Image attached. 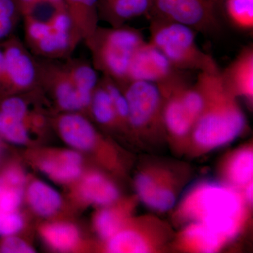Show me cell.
Returning <instances> with one entry per match:
<instances>
[{"mask_svg":"<svg viewBox=\"0 0 253 253\" xmlns=\"http://www.w3.org/2000/svg\"><path fill=\"white\" fill-rule=\"evenodd\" d=\"M253 197V181L249 183L248 185H246V200L249 202H252Z\"/></svg>","mask_w":253,"mask_h":253,"instance_id":"836d02e7","label":"cell"},{"mask_svg":"<svg viewBox=\"0 0 253 253\" xmlns=\"http://www.w3.org/2000/svg\"><path fill=\"white\" fill-rule=\"evenodd\" d=\"M63 1L84 42L92 36L99 26L98 0H63Z\"/></svg>","mask_w":253,"mask_h":253,"instance_id":"ffe728a7","label":"cell"},{"mask_svg":"<svg viewBox=\"0 0 253 253\" xmlns=\"http://www.w3.org/2000/svg\"><path fill=\"white\" fill-rule=\"evenodd\" d=\"M42 236L51 249L61 252L72 251L80 241V233L77 228L66 222L46 224L42 229Z\"/></svg>","mask_w":253,"mask_h":253,"instance_id":"603a6c76","label":"cell"},{"mask_svg":"<svg viewBox=\"0 0 253 253\" xmlns=\"http://www.w3.org/2000/svg\"><path fill=\"white\" fill-rule=\"evenodd\" d=\"M94 224L99 235L102 239L109 240L121 230L122 221L116 211L106 208L98 213Z\"/></svg>","mask_w":253,"mask_h":253,"instance_id":"f546056e","label":"cell"},{"mask_svg":"<svg viewBox=\"0 0 253 253\" xmlns=\"http://www.w3.org/2000/svg\"><path fill=\"white\" fill-rule=\"evenodd\" d=\"M223 0H212L214 4H215L216 7L217 8V9L219 10V13L221 14V4H222Z\"/></svg>","mask_w":253,"mask_h":253,"instance_id":"e575fe53","label":"cell"},{"mask_svg":"<svg viewBox=\"0 0 253 253\" xmlns=\"http://www.w3.org/2000/svg\"><path fill=\"white\" fill-rule=\"evenodd\" d=\"M121 89L129 105V126L143 130L163 123V97L157 84L132 81Z\"/></svg>","mask_w":253,"mask_h":253,"instance_id":"9c48e42d","label":"cell"},{"mask_svg":"<svg viewBox=\"0 0 253 253\" xmlns=\"http://www.w3.org/2000/svg\"><path fill=\"white\" fill-rule=\"evenodd\" d=\"M68 73L74 82L83 103L86 113L90 105L91 98L95 89L99 84V73L95 69L91 61L81 57H71L63 60Z\"/></svg>","mask_w":253,"mask_h":253,"instance_id":"9a60e30c","label":"cell"},{"mask_svg":"<svg viewBox=\"0 0 253 253\" xmlns=\"http://www.w3.org/2000/svg\"><path fill=\"white\" fill-rule=\"evenodd\" d=\"M59 135L73 149L89 151L97 141V131L82 113H60L53 120Z\"/></svg>","mask_w":253,"mask_h":253,"instance_id":"8fae6325","label":"cell"},{"mask_svg":"<svg viewBox=\"0 0 253 253\" xmlns=\"http://www.w3.org/2000/svg\"><path fill=\"white\" fill-rule=\"evenodd\" d=\"M21 21L13 0H0V42L14 34Z\"/></svg>","mask_w":253,"mask_h":253,"instance_id":"f1b7e54d","label":"cell"},{"mask_svg":"<svg viewBox=\"0 0 253 253\" xmlns=\"http://www.w3.org/2000/svg\"><path fill=\"white\" fill-rule=\"evenodd\" d=\"M87 113L91 114L93 119L101 126H111L120 125L112 99L100 81L93 94Z\"/></svg>","mask_w":253,"mask_h":253,"instance_id":"d4e9b609","label":"cell"},{"mask_svg":"<svg viewBox=\"0 0 253 253\" xmlns=\"http://www.w3.org/2000/svg\"><path fill=\"white\" fill-rule=\"evenodd\" d=\"M24 42L32 54L42 59L65 60L73 56L83 37L68 13L51 23L22 20Z\"/></svg>","mask_w":253,"mask_h":253,"instance_id":"5b68a950","label":"cell"},{"mask_svg":"<svg viewBox=\"0 0 253 253\" xmlns=\"http://www.w3.org/2000/svg\"><path fill=\"white\" fill-rule=\"evenodd\" d=\"M21 21H49L63 11H68L63 0H13Z\"/></svg>","mask_w":253,"mask_h":253,"instance_id":"7402d4cb","label":"cell"},{"mask_svg":"<svg viewBox=\"0 0 253 253\" xmlns=\"http://www.w3.org/2000/svg\"><path fill=\"white\" fill-rule=\"evenodd\" d=\"M24 219L16 211H0V236L16 235L23 229Z\"/></svg>","mask_w":253,"mask_h":253,"instance_id":"4dcf8cb0","label":"cell"},{"mask_svg":"<svg viewBox=\"0 0 253 253\" xmlns=\"http://www.w3.org/2000/svg\"><path fill=\"white\" fill-rule=\"evenodd\" d=\"M152 4L153 0H98L99 21L121 27L134 18L146 17Z\"/></svg>","mask_w":253,"mask_h":253,"instance_id":"4fadbf2b","label":"cell"},{"mask_svg":"<svg viewBox=\"0 0 253 253\" xmlns=\"http://www.w3.org/2000/svg\"><path fill=\"white\" fill-rule=\"evenodd\" d=\"M4 46L2 41L0 42V83L2 76L3 66H4Z\"/></svg>","mask_w":253,"mask_h":253,"instance_id":"d6a6232c","label":"cell"},{"mask_svg":"<svg viewBox=\"0 0 253 253\" xmlns=\"http://www.w3.org/2000/svg\"><path fill=\"white\" fill-rule=\"evenodd\" d=\"M145 42L137 28L126 24L118 28L99 25L84 43L95 69L122 88L128 83V71L133 57Z\"/></svg>","mask_w":253,"mask_h":253,"instance_id":"3957f363","label":"cell"},{"mask_svg":"<svg viewBox=\"0 0 253 253\" xmlns=\"http://www.w3.org/2000/svg\"><path fill=\"white\" fill-rule=\"evenodd\" d=\"M136 189L139 199L155 211H169L176 203L175 195L168 188L159 185L152 176L141 174L136 177Z\"/></svg>","mask_w":253,"mask_h":253,"instance_id":"2e32d148","label":"cell"},{"mask_svg":"<svg viewBox=\"0 0 253 253\" xmlns=\"http://www.w3.org/2000/svg\"><path fill=\"white\" fill-rule=\"evenodd\" d=\"M219 10L212 0H153L148 18L181 23L206 36L220 32Z\"/></svg>","mask_w":253,"mask_h":253,"instance_id":"8992f818","label":"cell"},{"mask_svg":"<svg viewBox=\"0 0 253 253\" xmlns=\"http://www.w3.org/2000/svg\"><path fill=\"white\" fill-rule=\"evenodd\" d=\"M220 71L199 72L196 81L204 107L193 126L195 142L204 149L229 144L245 130L246 120L236 97L224 86Z\"/></svg>","mask_w":253,"mask_h":253,"instance_id":"6da1fadb","label":"cell"},{"mask_svg":"<svg viewBox=\"0 0 253 253\" xmlns=\"http://www.w3.org/2000/svg\"><path fill=\"white\" fill-rule=\"evenodd\" d=\"M221 13L234 27L253 31V0H223Z\"/></svg>","mask_w":253,"mask_h":253,"instance_id":"484cf974","label":"cell"},{"mask_svg":"<svg viewBox=\"0 0 253 253\" xmlns=\"http://www.w3.org/2000/svg\"><path fill=\"white\" fill-rule=\"evenodd\" d=\"M253 154L251 149L240 151L228 168L229 179L236 186H244L253 181Z\"/></svg>","mask_w":253,"mask_h":253,"instance_id":"83f0119b","label":"cell"},{"mask_svg":"<svg viewBox=\"0 0 253 253\" xmlns=\"http://www.w3.org/2000/svg\"><path fill=\"white\" fill-rule=\"evenodd\" d=\"M26 176L18 167L7 168L0 174V211H16L24 197Z\"/></svg>","mask_w":253,"mask_h":253,"instance_id":"d6986e66","label":"cell"},{"mask_svg":"<svg viewBox=\"0 0 253 253\" xmlns=\"http://www.w3.org/2000/svg\"><path fill=\"white\" fill-rule=\"evenodd\" d=\"M4 66L0 96L27 92L39 87L36 56L16 35L2 41Z\"/></svg>","mask_w":253,"mask_h":253,"instance_id":"52a82bcc","label":"cell"},{"mask_svg":"<svg viewBox=\"0 0 253 253\" xmlns=\"http://www.w3.org/2000/svg\"><path fill=\"white\" fill-rule=\"evenodd\" d=\"M179 71L159 49L146 41L136 51L131 61L128 71V83L146 81L158 85L170 79Z\"/></svg>","mask_w":253,"mask_h":253,"instance_id":"30bf717a","label":"cell"},{"mask_svg":"<svg viewBox=\"0 0 253 253\" xmlns=\"http://www.w3.org/2000/svg\"><path fill=\"white\" fill-rule=\"evenodd\" d=\"M79 191L83 199L97 206H109L119 197L116 186L107 178L96 172L89 173L82 179Z\"/></svg>","mask_w":253,"mask_h":253,"instance_id":"ac0fdd59","label":"cell"},{"mask_svg":"<svg viewBox=\"0 0 253 253\" xmlns=\"http://www.w3.org/2000/svg\"><path fill=\"white\" fill-rule=\"evenodd\" d=\"M1 142V141H0ZM0 154H1V144H0Z\"/></svg>","mask_w":253,"mask_h":253,"instance_id":"d590c367","label":"cell"},{"mask_svg":"<svg viewBox=\"0 0 253 253\" xmlns=\"http://www.w3.org/2000/svg\"><path fill=\"white\" fill-rule=\"evenodd\" d=\"M38 111L26 118H16L0 111V137L16 144H24L30 139V126L44 125L45 118Z\"/></svg>","mask_w":253,"mask_h":253,"instance_id":"44dd1931","label":"cell"},{"mask_svg":"<svg viewBox=\"0 0 253 253\" xmlns=\"http://www.w3.org/2000/svg\"><path fill=\"white\" fill-rule=\"evenodd\" d=\"M221 81L227 90L236 96H243L250 102L253 99V46H246L232 62L220 71Z\"/></svg>","mask_w":253,"mask_h":253,"instance_id":"7c38bea8","label":"cell"},{"mask_svg":"<svg viewBox=\"0 0 253 253\" xmlns=\"http://www.w3.org/2000/svg\"><path fill=\"white\" fill-rule=\"evenodd\" d=\"M186 243L196 251L211 253L218 251L225 240L204 224L194 222L184 233Z\"/></svg>","mask_w":253,"mask_h":253,"instance_id":"cb8c5ba5","label":"cell"},{"mask_svg":"<svg viewBox=\"0 0 253 253\" xmlns=\"http://www.w3.org/2000/svg\"><path fill=\"white\" fill-rule=\"evenodd\" d=\"M149 41L179 71L216 72L215 60L200 49L196 42L197 32L181 23L149 18Z\"/></svg>","mask_w":253,"mask_h":253,"instance_id":"277c9868","label":"cell"},{"mask_svg":"<svg viewBox=\"0 0 253 253\" xmlns=\"http://www.w3.org/2000/svg\"><path fill=\"white\" fill-rule=\"evenodd\" d=\"M83 158L77 150L69 149L42 158L39 168L51 179L62 183L77 179L82 173Z\"/></svg>","mask_w":253,"mask_h":253,"instance_id":"5bb4252c","label":"cell"},{"mask_svg":"<svg viewBox=\"0 0 253 253\" xmlns=\"http://www.w3.org/2000/svg\"><path fill=\"white\" fill-rule=\"evenodd\" d=\"M38 86L54 101L61 113H82L86 110L63 60L37 57Z\"/></svg>","mask_w":253,"mask_h":253,"instance_id":"ba28073f","label":"cell"},{"mask_svg":"<svg viewBox=\"0 0 253 253\" xmlns=\"http://www.w3.org/2000/svg\"><path fill=\"white\" fill-rule=\"evenodd\" d=\"M25 194L32 210L42 217L54 215L62 206V198L59 193L42 181H32Z\"/></svg>","mask_w":253,"mask_h":253,"instance_id":"e0dca14e","label":"cell"},{"mask_svg":"<svg viewBox=\"0 0 253 253\" xmlns=\"http://www.w3.org/2000/svg\"><path fill=\"white\" fill-rule=\"evenodd\" d=\"M0 252L3 253H33L35 250L24 240L16 235L10 236L1 242Z\"/></svg>","mask_w":253,"mask_h":253,"instance_id":"1f68e13d","label":"cell"},{"mask_svg":"<svg viewBox=\"0 0 253 253\" xmlns=\"http://www.w3.org/2000/svg\"><path fill=\"white\" fill-rule=\"evenodd\" d=\"M183 212L194 222L201 223L225 241L239 230L244 206L237 191L218 183H206L187 196Z\"/></svg>","mask_w":253,"mask_h":253,"instance_id":"7a4b0ae2","label":"cell"},{"mask_svg":"<svg viewBox=\"0 0 253 253\" xmlns=\"http://www.w3.org/2000/svg\"><path fill=\"white\" fill-rule=\"evenodd\" d=\"M107 241L109 253H144L149 251L144 237L136 231L129 229H121Z\"/></svg>","mask_w":253,"mask_h":253,"instance_id":"4316f807","label":"cell"}]
</instances>
